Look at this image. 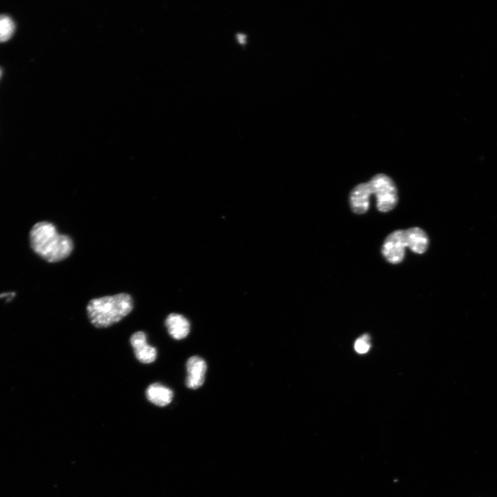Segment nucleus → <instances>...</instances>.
<instances>
[{"label":"nucleus","instance_id":"7","mask_svg":"<svg viewBox=\"0 0 497 497\" xmlns=\"http://www.w3.org/2000/svg\"><path fill=\"white\" fill-rule=\"evenodd\" d=\"M372 192L369 183H361L355 187L350 194V205L356 214L361 215L369 209V196Z\"/></svg>","mask_w":497,"mask_h":497},{"label":"nucleus","instance_id":"3","mask_svg":"<svg viewBox=\"0 0 497 497\" xmlns=\"http://www.w3.org/2000/svg\"><path fill=\"white\" fill-rule=\"evenodd\" d=\"M372 194L377 199V208L381 212L392 210L398 202L396 187L392 180L385 174H377L368 183Z\"/></svg>","mask_w":497,"mask_h":497},{"label":"nucleus","instance_id":"1","mask_svg":"<svg viewBox=\"0 0 497 497\" xmlns=\"http://www.w3.org/2000/svg\"><path fill=\"white\" fill-rule=\"evenodd\" d=\"M34 251L49 263H58L68 258L74 250L72 239L60 234L54 225L49 222L36 224L30 232Z\"/></svg>","mask_w":497,"mask_h":497},{"label":"nucleus","instance_id":"4","mask_svg":"<svg viewBox=\"0 0 497 497\" xmlns=\"http://www.w3.org/2000/svg\"><path fill=\"white\" fill-rule=\"evenodd\" d=\"M405 247L407 245L405 231L397 230L390 234L385 239L382 248V254L387 261L396 265L403 261Z\"/></svg>","mask_w":497,"mask_h":497},{"label":"nucleus","instance_id":"8","mask_svg":"<svg viewBox=\"0 0 497 497\" xmlns=\"http://www.w3.org/2000/svg\"><path fill=\"white\" fill-rule=\"evenodd\" d=\"M165 325L170 336L176 340L186 338L190 332L189 321L181 314H170L166 319Z\"/></svg>","mask_w":497,"mask_h":497},{"label":"nucleus","instance_id":"9","mask_svg":"<svg viewBox=\"0 0 497 497\" xmlns=\"http://www.w3.org/2000/svg\"><path fill=\"white\" fill-rule=\"evenodd\" d=\"M407 247L414 253L422 254L428 247L429 239L426 233L418 227H412L405 231Z\"/></svg>","mask_w":497,"mask_h":497},{"label":"nucleus","instance_id":"6","mask_svg":"<svg viewBox=\"0 0 497 497\" xmlns=\"http://www.w3.org/2000/svg\"><path fill=\"white\" fill-rule=\"evenodd\" d=\"M187 376L186 385L188 388L196 389L201 387L205 379L207 364L199 356H192L187 362Z\"/></svg>","mask_w":497,"mask_h":497},{"label":"nucleus","instance_id":"13","mask_svg":"<svg viewBox=\"0 0 497 497\" xmlns=\"http://www.w3.org/2000/svg\"><path fill=\"white\" fill-rule=\"evenodd\" d=\"M17 294L15 292H10L6 294H0V298L1 299H6L7 303L11 302L13 298L16 296Z\"/></svg>","mask_w":497,"mask_h":497},{"label":"nucleus","instance_id":"11","mask_svg":"<svg viewBox=\"0 0 497 497\" xmlns=\"http://www.w3.org/2000/svg\"><path fill=\"white\" fill-rule=\"evenodd\" d=\"M15 30L13 20L7 15H0V42L8 41Z\"/></svg>","mask_w":497,"mask_h":497},{"label":"nucleus","instance_id":"12","mask_svg":"<svg viewBox=\"0 0 497 497\" xmlns=\"http://www.w3.org/2000/svg\"><path fill=\"white\" fill-rule=\"evenodd\" d=\"M369 337L364 335L356 340L354 344V349L358 354L367 353L370 349Z\"/></svg>","mask_w":497,"mask_h":497},{"label":"nucleus","instance_id":"14","mask_svg":"<svg viewBox=\"0 0 497 497\" xmlns=\"http://www.w3.org/2000/svg\"><path fill=\"white\" fill-rule=\"evenodd\" d=\"M0 74H1V70H0Z\"/></svg>","mask_w":497,"mask_h":497},{"label":"nucleus","instance_id":"10","mask_svg":"<svg viewBox=\"0 0 497 497\" xmlns=\"http://www.w3.org/2000/svg\"><path fill=\"white\" fill-rule=\"evenodd\" d=\"M146 396L150 402L159 407H165L173 400V391L161 383H153L146 390Z\"/></svg>","mask_w":497,"mask_h":497},{"label":"nucleus","instance_id":"5","mask_svg":"<svg viewBox=\"0 0 497 497\" xmlns=\"http://www.w3.org/2000/svg\"><path fill=\"white\" fill-rule=\"evenodd\" d=\"M136 358L143 364H151L157 358V350L148 343L147 335L144 332H135L130 338Z\"/></svg>","mask_w":497,"mask_h":497},{"label":"nucleus","instance_id":"2","mask_svg":"<svg viewBox=\"0 0 497 497\" xmlns=\"http://www.w3.org/2000/svg\"><path fill=\"white\" fill-rule=\"evenodd\" d=\"M131 295L121 293L91 300L87 312L91 323L97 328H107L120 322L133 310Z\"/></svg>","mask_w":497,"mask_h":497}]
</instances>
